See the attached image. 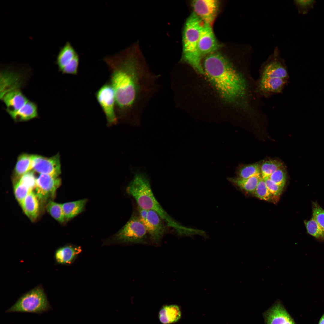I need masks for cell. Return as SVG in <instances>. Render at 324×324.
Listing matches in <instances>:
<instances>
[{
    "label": "cell",
    "instance_id": "6da1fadb",
    "mask_svg": "<svg viewBox=\"0 0 324 324\" xmlns=\"http://www.w3.org/2000/svg\"><path fill=\"white\" fill-rule=\"evenodd\" d=\"M104 61L111 71L110 83L114 91L118 114L125 118L152 94L155 77L132 55L106 56Z\"/></svg>",
    "mask_w": 324,
    "mask_h": 324
},
{
    "label": "cell",
    "instance_id": "7a4b0ae2",
    "mask_svg": "<svg viewBox=\"0 0 324 324\" xmlns=\"http://www.w3.org/2000/svg\"><path fill=\"white\" fill-rule=\"evenodd\" d=\"M202 66L204 73L226 100L233 101L246 94L245 81L221 54L207 55Z\"/></svg>",
    "mask_w": 324,
    "mask_h": 324
},
{
    "label": "cell",
    "instance_id": "3957f363",
    "mask_svg": "<svg viewBox=\"0 0 324 324\" xmlns=\"http://www.w3.org/2000/svg\"><path fill=\"white\" fill-rule=\"evenodd\" d=\"M127 194L132 196L138 207L156 212L167 226L174 229L180 235H188L192 229L180 224L174 220L163 209L154 197L149 180L146 174L136 171L126 189Z\"/></svg>",
    "mask_w": 324,
    "mask_h": 324
},
{
    "label": "cell",
    "instance_id": "277c9868",
    "mask_svg": "<svg viewBox=\"0 0 324 324\" xmlns=\"http://www.w3.org/2000/svg\"><path fill=\"white\" fill-rule=\"evenodd\" d=\"M203 22L193 13L185 23L183 36V59L196 70L204 73L202 58L198 50V42Z\"/></svg>",
    "mask_w": 324,
    "mask_h": 324
},
{
    "label": "cell",
    "instance_id": "5b68a950",
    "mask_svg": "<svg viewBox=\"0 0 324 324\" xmlns=\"http://www.w3.org/2000/svg\"><path fill=\"white\" fill-rule=\"evenodd\" d=\"M6 106V111L15 122L26 121L38 117V107L20 90L8 92L0 96Z\"/></svg>",
    "mask_w": 324,
    "mask_h": 324
},
{
    "label": "cell",
    "instance_id": "8992f818",
    "mask_svg": "<svg viewBox=\"0 0 324 324\" xmlns=\"http://www.w3.org/2000/svg\"><path fill=\"white\" fill-rule=\"evenodd\" d=\"M51 309L43 289L41 286H38L23 295L5 312L40 314Z\"/></svg>",
    "mask_w": 324,
    "mask_h": 324
},
{
    "label": "cell",
    "instance_id": "52a82bcc",
    "mask_svg": "<svg viewBox=\"0 0 324 324\" xmlns=\"http://www.w3.org/2000/svg\"><path fill=\"white\" fill-rule=\"evenodd\" d=\"M148 234L139 216L132 215L117 232L104 242V245L128 244H145Z\"/></svg>",
    "mask_w": 324,
    "mask_h": 324
},
{
    "label": "cell",
    "instance_id": "ba28073f",
    "mask_svg": "<svg viewBox=\"0 0 324 324\" xmlns=\"http://www.w3.org/2000/svg\"><path fill=\"white\" fill-rule=\"evenodd\" d=\"M138 211L139 218L146 227L149 238L154 243H159L166 232V223L154 211L139 207Z\"/></svg>",
    "mask_w": 324,
    "mask_h": 324
},
{
    "label": "cell",
    "instance_id": "9c48e42d",
    "mask_svg": "<svg viewBox=\"0 0 324 324\" xmlns=\"http://www.w3.org/2000/svg\"><path fill=\"white\" fill-rule=\"evenodd\" d=\"M96 97L106 116L108 127L116 124L118 119L115 111V95L110 83L102 86L96 92Z\"/></svg>",
    "mask_w": 324,
    "mask_h": 324
},
{
    "label": "cell",
    "instance_id": "30bf717a",
    "mask_svg": "<svg viewBox=\"0 0 324 324\" xmlns=\"http://www.w3.org/2000/svg\"><path fill=\"white\" fill-rule=\"evenodd\" d=\"M56 62L59 70L63 74H77L79 56L69 42H67L60 49Z\"/></svg>",
    "mask_w": 324,
    "mask_h": 324
},
{
    "label": "cell",
    "instance_id": "8fae6325",
    "mask_svg": "<svg viewBox=\"0 0 324 324\" xmlns=\"http://www.w3.org/2000/svg\"><path fill=\"white\" fill-rule=\"evenodd\" d=\"M32 170L40 174L58 177L61 173L59 154L50 158L33 155Z\"/></svg>",
    "mask_w": 324,
    "mask_h": 324
},
{
    "label": "cell",
    "instance_id": "7c38bea8",
    "mask_svg": "<svg viewBox=\"0 0 324 324\" xmlns=\"http://www.w3.org/2000/svg\"><path fill=\"white\" fill-rule=\"evenodd\" d=\"M61 180L58 177L40 174L36 178L35 194L39 200H46L54 196L60 186Z\"/></svg>",
    "mask_w": 324,
    "mask_h": 324
},
{
    "label": "cell",
    "instance_id": "4fadbf2b",
    "mask_svg": "<svg viewBox=\"0 0 324 324\" xmlns=\"http://www.w3.org/2000/svg\"><path fill=\"white\" fill-rule=\"evenodd\" d=\"M194 13L203 22L212 26L217 14L219 2L217 0H195L192 2Z\"/></svg>",
    "mask_w": 324,
    "mask_h": 324
},
{
    "label": "cell",
    "instance_id": "5bb4252c",
    "mask_svg": "<svg viewBox=\"0 0 324 324\" xmlns=\"http://www.w3.org/2000/svg\"><path fill=\"white\" fill-rule=\"evenodd\" d=\"M263 315L265 324H296L279 300L275 302Z\"/></svg>",
    "mask_w": 324,
    "mask_h": 324
},
{
    "label": "cell",
    "instance_id": "9a60e30c",
    "mask_svg": "<svg viewBox=\"0 0 324 324\" xmlns=\"http://www.w3.org/2000/svg\"><path fill=\"white\" fill-rule=\"evenodd\" d=\"M220 46L215 38L212 26L204 23L200 32L198 42V50L202 58L216 52Z\"/></svg>",
    "mask_w": 324,
    "mask_h": 324
},
{
    "label": "cell",
    "instance_id": "2e32d148",
    "mask_svg": "<svg viewBox=\"0 0 324 324\" xmlns=\"http://www.w3.org/2000/svg\"><path fill=\"white\" fill-rule=\"evenodd\" d=\"M287 81L280 78L260 77L256 84V91L262 96L268 97L280 93Z\"/></svg>",
    "mask_w": 324,
    "mask_h": 324
},
{
    "label": "cell",
    "instance_id": "e0dca14e",
    "mask_svg": "<svg viewBox=\"0 0 324 324\" xmlns=\"http://www.w3.org/2000/svg\"><path fill=\"white\" fill-rule=\"evenodd\" d=\"M262 67L260 77L280 78L288 80L289 75L285 65L278 58L273 57Z\"/></svg>",
    "mask_w": 324,
    "mask_h": 324
},
{
    "label": "cell",
    "instance_id": "ac0fdd59",
    "mask_svg": "<svg viewBox=\"0 0 324 324\" xmlns=\"http://www.w3.org/2000/svg\"><path fill=\"white\" fill-rule=\"evenodd\" d=\"M36 179L33 172L31 171L19 178L14 186V191L20 205L28 194L35 189Z\"/></svg>",
    "mask_w": 324,
    "mask_h": 324
},
{
    "label": "cell",
    "instance_id": "d6986e66",
    "mask_svg": "<svg viewBox=\"0 0 324 324\" xmlns=\"http://www.w3.org/2000/svg\"><path fill=\"white\" fill-rule=\"evenodd\" d=\"M82 247L68 244L58 248L55 254V259L58 264L69 265L72 264L82 252Z\"/></svg>",
    "mask_w": 324,
    "mask_h": 324
},
{
    "label": "cell",
    "instance_id": "ffe728a7",
    "mask_svg": "<svg viewBox=\"0 0 324 324\" xmlns=\"http://www.w3.org/2000/svg\"><path fill=\"white\" fill-rule=\"evenodd\" d=\"M17 72L8 68L1 72L0 96L10 91L20 89L23 84Z\"/></svg>",
    "mask_w": 324,
    "mask_h": 324
},
{
    "label": "cell",
    "instance_id": "44dd1931",
    "mask_svg": "<svg viewBox=\"0 0 324 324\" xmlns=\"http://www.w3.org/2000/svg\"><path fill=\"white\" fill-rule=\"evenodd\" d=\"M26 215L32 220H34L38 216L39 209V200L35 192H31L20 205Z\"/></svg>",
    "mask_w": 324,
    "mask_h": 324
},
{
    "label": "cell",
    "instance_id": "7402d4cb",
    "mask_svg": "<svg viewBox=\"0 0 324 324\" xmlns=\"http://www.w3.org/2000/svg\"><path fill=\"white\" fill-rule=\"evenodd\" d=\"M181 316L179 307L176 304L163 306L159 310L158 317L163 324H170L178 321Z\"/></svg>",
    "mask_w": 324,
    "mask_h": 324
},
{
    "label": "cell",
    "instance_id": "603a6c76",
    "mask_svg": "<svg viewBox=\"0 0 324 324\" xmlns=\"http://www.w3.org/2000/svg\"><path fill=\"white\" fill-rule=\"evenodd\" d=\"M87 201V199H83L62 204L65 220H68L82 212Z\"/></svg>",
    "mask_w": 324,
    "mask_h": 324
},
{
    "label": "cell",
    "instance_id": "cb8c5ba5",
    "mask_svg": "<svg viewBox=\"0 0 324 324\" xmlns=\"http://www.w3.org/2000/svg\"><path fill=\"white\" fill-rule=\"evenodd\" d=\"M261 177V175H260L247 178L237 177L229 178L228 180L230 182L246 192L254 194Z\"/></svg>",
    "mask_w": 324,
    "mask_h": 324
},
{
    "label": "cell",
    "instance_id": "d4e9b609",
    "mask_svg": "<svg viewBox=\"0 0 324 324\" xmlns=\"http://www.w3.org/2000/svg\"><path fill=\"white\" fill-rule=\"evenodd\" d=\"M33 155L23 154L18 158L14 169L15 176L18 178L32 170Z\"/></svg>",
    "mask_w": 324,
    "mask_h": 324
},
{
    "label": "cell",
    "instance_id": "484cf974",
    "mask_svg": "<svg viewBox=\"0 0 324 324\" xmlns=\"http://www.w3.org/2000/svg\"><path fill=\"white\" fill-rule=\"evenodd\" d=\"M238 177L247 178L261 175L260 165L257 163L243 165L237 171Z\"/></svg>",
    "mask_w": 324,
    "mask_h": 324
},
{
    "label": "cell",
    "instance_id": "4316f807",
    "mask_svg": "<svg viewBox=\"0 0 324 324\" xmlns=\"http://www.w3.org/2000/svg\"><path fill=\"white\" fill-rule=\"evenodd\" d=\"M282 162L278 160H270L264 161L260 166L261 175L265 179L268 178L278 169L283 167Z\"/></svg>",
    "mask_w": 324,
    "mask_h": 324
},
{
    "label": "cell",
    "instance_id": "83f0119b",
    "mask_svg": "<svg viewBox=\"0 0 324 324\" xmlns=\"http://www.w3.org/2000/svg\"><path fill=\"white\" fill-rule=\"evenodd\" d=\"M46 209L56 220L60 223L65 220L62 204L50 201L46 206Z\"/></svg>",
    "mask_w": 324,
    "mask_h": 324
},
{
    "label": "cell",
    "instance_id": "f1b7e54d",
    "mask_svg": "<svg viewBox=\"0 0 324 324\" xmlns=\"http://www.w3.org/2000/svg\"><path fill=\"white\" fill-rule=\"evenodd\" d=\"M304 223L307 231L310 235L317 238H324V233L322 229L313 218L309 220L305 221Z\"/></svg>",
    "mask_w": 324,
    "mask_h": 324
},
{
    "label": "cell",
    "instance_id": "f546056e",
    "mask_svg": "<svg viewBox=\"0 0 324 324\" xmlns=\"http://www.w3.org/2000/svg\"><path fill=\"white\" fill-rule=\"evenodd\" d=\"M255 196L259 198L267 201H270L274 196L268 190L264 179L260 178L254 193Z\"/></svg>",
    "mask_w": 324,
    "mask_h": 324
},
{
    "label": "cell",
    "instance_id": "4dcf8cb0",
    "mask_svg": "<svg viewBox=\"0 0 324 324\" xmlns=\"http://www.w3.org/2000/svg\"><path fill=\"white\" fill-rule=\"evenodd\" d=\"M322 229L324 233V209L316 203L312 205V217Z\"/></svg>",
    "mask_w": 324,
    "mask_h": 324
},
{
    "label": "cell",
    "instance_id": "1f68e13d",
    "mask_svg": "<svg viewBox=\"0 0 324 324\" xmlns=\"http://www.w3.org/2000/svg\"><path fill=\"white\" fill-rule=\"evenodd\" d=\"M268 178L275 184L284 188L286 182V173L282 167L275 171Z\"/></svg>",
    "mask_w": 324,
    "mask_h": 324
},
{
    "label": "cell",
    "instance_id": "d6a6232c",
    "mask_svg": "<svg viewBox=\"0 0 324 324\" xmlns=\"http://www.w3.org/2000/svg\"><path fill=\"white\" fill-rule=\"evenodd\" d=\"M315 0H297L295 1L299 12L306 14L312 8L315 3Z\"/></svg>",
    "mask_w": 324,
    "mask_h": 324
},
{
    "label": "cell",
    "instance_id": "836d02e7",
    "mask_svg": "<svg viewBox=\"0 0 324 324\" xmlns=\"http://www.w3.org/2000/svg\"><path fill=\"white\" fill-rule=\"evenodd\" d=\"M264 180L268 190L273 196H278L281 194L284 188L275 184L269 178Z\"/></svg>",
    "mask_w": 324,
    "mask_h": 324
},
{
    "label": "cell",
    "instance_id": "e575fe53",
    "mask_svg": "<svg viewBox=\"0 0 324 324\" xmlns=\"http://www.w3.org/2000/svg\"><path fill=\"white\" fill-rule=\"evenodd\" d=\"M318 324H324V314L320 318Z\"/></svg>",
    "mask_w": 324,
    "mask_h": 324
}]
</instances>
